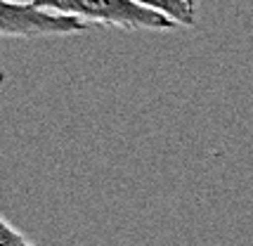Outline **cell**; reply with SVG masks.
Segmentation results:
<instances>
[{"label": "cell", "mask_w": 253, "mask_h": 246, "mask_svg": "<svg viewBox=\"0 0 253 246\" xmlns=\"http://www.w3.org/2000/svg\"><path fill=\"white\" fill-rule=\"evenodd\" d=\"M88 24L62 14L55 10H45L33 2L0 0V34L5 38H36V36H74L83 34Z\"/></svg>", "instance_id": "7a4b0ae2"}, {"label": "cell", "mask_w": 253, "mask_h": 246, "mask_svg": "<svg viewBox=\"0 0 253 246\" xmlns=\"http://www.w3.org/2000/svg\"><path fill=\"white\" fill-rule=\"evenodd\" d=\"M0 246H36V244L29 242L17 227H12L10 220L0 218Z\"/></svg>", "instance_id": "277c9868"}, {"label": "cell", "mask_w": 253, "mask_h": 246, "mask_svg": "<svg viewBox=\"0 0 253 246\" xmlns=\"http://www.w3.org/2000/svg\"><path fill=\"white\" fill-rule=\"evenodd\" d=\"M189 2H192V5H194V7H197V2H199V0H189Z\"/></svg>", "instance_id": "5b68a950"}, {"label": "cell", "mask_w": 253, "mask_h": 246, "mask_svg": "<svg viewBox=\"0 0 253 246\" xmlns=\"http://www.w3.org/2000/svg\"><path fill=\"white\" fill-rule=\"evenodd\" d=\"M137 2L168 17L170 22L180 24V26H194V10L197 7L189 0H137Z\"/></svg>", "instance_id": "3957f363"}, {"label": "cell", "mask_w": 253, "mask_h": 246, "mask_svg": "<svg viewBox=\"0 0 253 246\" xmlns=\"http://www.w3.org/2000/svg\"><path fill=\"white\" fill-rule=\"evenodd\" d=\"M33 5L71 14L85 24L116 26L126 31H170L177 24L140 5L137 0H31Z\"/></svg>", "instance_id": "6da1fadb"}]
</instances>
